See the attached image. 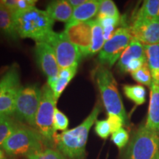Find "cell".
<instances>
[{
	"instance_id": "6",
	"label": "cell",
	"mask_w": 159,
	"mask_h": 159,
	"mask_svg": "<svg viewBox=\"0 0 159 159\" xmlns=\"http://www.w3.org/2000/svg\"><path fill=\"white\" fill-rule=\"evenodd\" d=\"M159 153V136L142 125L132 137L122 159H156Z\"/></svg>"
},
{
	"instance_id": "37",
	"label": "cell",
	"mask_w": 159,
	"mask_h": 159,
	"mask_svg": "<svg viewBox=\"0 0 159 159\" xmlns=\"http://www.w3.org/2000/svg\"><path fill=\"white\" fill-rule=\"evenodd\" d=\"M151 75H152V82H155L159 85V69L151 70Z\"/></svg>"
},
{
	"instance_id": "36",
	"label": "cell",
	"mask_w": 159,
	"mask_h": 159,
	"mask_svg": "<svg viewBox=\"0 0 159 159\" xmlns=\"http://www.w3.org/2000/svg\"><path fill=\"white\" fill-rule=\"evenodd\" d=\"M85 1L86 0H68V2L72 7V8L75 9L81 5H83V3H85Z\"/></svg>"
},
{
	"instance_id": "5",
	"label": "cell",
	"mask_w": 159,
	"mask_h": 159,
	"mask_svg": "<svg viewBox=\"0 0 159 159\" xmlns=\"http://www.w3.org/2000/svg\"><path fill=\"white\" fill-rule=\"evenodd\" d=\"M57 100L54 92L48 84L41 88V99L35 119L33 129L43 137L47 144L55 142V131L53 128V119Z\"/></svg>"
},
{
	"instance_id": "40",
	"label": "cell",
	"mask_w": 159,
	"mask_h": 159,
	"mask_svg": "<svg viewBox=\"0 0 159 159\" xmlns=\"http://www.w3.org/2000/svg\"><path fill=\"white\" fill-rule=\"evenodd\" d=\"M156 159H159V153L158 154V156H156Z\"/></svg>"
},
{
	"instance_id": "35",
	"label": "cell",
	"mask_w": 159,
	"mask_h": 159,
	"mask_svg": "<svg viewBox=\"0 0 159 159\" xmlns=\"http://www.w3.org/2000/svg\"><path fill=\"white\" fill-rule=\"evenodd\" d=\"M0 3L2 6L12 11L13 13L16 11L17 0H2L0 1Z\"/></svg>"
},
{
	"instance_id": "16",
	"label": "cell",
	"mask_w": 159,
	"mask_h": 159,
	"mask_svg": "<svg viewBox=\"0 0 159 159\" xmlns=\"http://www.w3.org/2000/svg\"><path fill=\"white\" fill-rule=\"evenodd\" d=\"M0 35L10 41L19 40L13 13L3 6H0Z\"/></svg>"
},
{
	"instance_id": "11",
	"label": "cell",
	"mask_w": 159,
	"mask_h": 159,
	"mask_svg": "<svg viewBox=\"0 0 159 159\" xmlns=\"http://www.w3.org/2000/svg\"><path fill=\"white\" fill-rule=\"evenodd\" d=\"M63 33L70 42L79 49L83 57H88L92 38V20L66 24Z\"/></svg>"
},
{
	"instance_id": "33",
	"label": "cell",
	"mask_w": 159,
	"mask_h": 159,
	"mask_svg": "<svg viewBox=\"0 0 159 159\" xmlns=\"http://www.w3.org/2000/svg\"><path fill=\"white\" fill-rule=\"evenodd\" d=\"M37 1L35 0H17L16 11L15 12H22L34 7ZM14 12V13H15Z\"/></svg>"
},
{
	"instance_id": "24",
	"label": "cell",
	"mask_w": 159,
	"mask_h": 159,
	"mask_svg": "<svg viewBox=\"0 0 159 159\" xmlns=\"http://www.w3.org/2000/svg\"><path fill=\"white\" fill-rule=\"evenodd\" d=\"M106 17H121L116 5L111 0H101L97 19Z\"/></svg>"
},
{
	"instance_id": "21",
	"label": "cell",
	"mask_w": 159,
	"mask_h": 159,
	"mask_svg": "<svg viewBox=\"0 0 159 159\" xmlns=\"http://www.w3.org/2000/svg\"><path fill=\"white\" fill-rule=\"evenodd\" d=\"M123 91L125 96L136 105H142L146 101V90L143 85H125Z\"/></svg>"
},
{
	"instance_id": "23",
	"label": "cell",
	"mask_w": 159,
	"mask_h": 159,
	"mask_svg": "<svg viewBox=\"0 0 159 159\" xmlns=\"http://www.w3.org/2000/svg\"><path fill=\"white\" fill-rule=\"evenodd\" d=\"M144 49L147 63L150 71L159 69V43L144 45Z\"/></svg>"
},
{
	"instance_id": "1",
	"label": "cell",
	"mask_w": 159,
	"mask_h": 159,
	"mask_svg": "<svg viewBox=\"0 0 159 159\" xmlns=\"http://www.w3.org/2000/svg\"><path fill=\"white\" fill-rule=\"evenodd\" d=\"M101 111L99 103L80 125L76 128L55 134V142L57 148L63 156L69 159H84L85 157V146L89 131Z\"/></svg>"
},
{
	"instance_id": "22",
	"label": "cell",
	"mask_w": 159,
	"mask_h": 159,
	"mask_svg": "<svg viewBox=\"0 0 159 159\" xmlns=\"http://www.w3.org/2000/svg\"><path fill=\"white\" fill-rule=\"evenodd\" d=\"M24 126L22 122L16 120L12 117L0 124V147L16 130Z\"/></svg>"
},
{
	"instance_id": "29",
	"label": "cell",
	"mask_w": 159,
	"mask_h": 159,
	"mask_svg": "<svg viewBox=\"0 0 159 159\" xmlns=\"http://www.w3.org/2000/svg\"><path fill=\"white\" fill-rule=\"evenodd\" d=\"M95 132L101 139H106L111 134L110 125L108 120H98L95 122Z\"/></svg>"
},
{
	"instance_id": "28",
	"label": "cell",
	"mask_w": 159,
	"mask_h": 159,
	"mask_svg": "<svg viewBox=\"0 0 159 159\" xmlns=\"http://www.w3.org/2000/svg\"><path fill=\"white\" fill-rule=\"evenodd\" d=\"M111 140L119 150H122L126 146L129 141V135L128 131L125 130L124 128H121L120 130L113 133L112 136H111Z\"/></svg>"
},
{
	"instance_id": "31",
	"label": "cell",
	"mask_w": 159,
	"mask_h": 159,
	"mask_svg": "<svg viewBox=\"0 0 159 159\" xmlns=\"http://www.w3.org/2000/svg\"><path fill=\"white\" fill-rule=\"evenodd\" d=\"M107 120H108L109 125H110L112 134L120 130L123 125H125L124 120L120 116L116 114H108Z\"/></svg>"
},
{
	"instance_id": "9",
	"label": "cell",
	"mask_w": 159,
	"mask_h": 159,
	"mask_svg": "<svg viewBox=\"0 0 159 159\" xmlns=\"http://www.w3.org/2000/svg\"><path fill=\"white\" fill-rule=\"evenodd\" d=\"M133 38L129 27H119L113 36L105 41L98 55V61L102 66L111 67L119 59Z\"/></svg>"
},
{
	"instance_id": "13",
	"label": "cell",
	"mask_w": 159,
	"mask_h": 159,
	"mask_svg": "<svg viewBox=\"0 0 159 159\" xmlns=\"http://www.w3.org/2000/svg\"><path fill=\"white\" fill-rule=\"evenodd\" d=\"M133 39L144 45L159 43V20H134L129 27Z\"/></svg>"
},
{
	"instance_id": "15",
	"label": "cell",
	"mask_w": 159,
	"mask_h": 159,
	"mask_svg": "<svg viewBox=\"0 0 159 159\" xmlns=\"http://www.w3.org/2000/svg\"><path fill=\"white\" fill-rule=\"evenodd\" d=\"M101 0H86L85 3L76 7L73 11L71 19L66 24L85 22L92 20L98 13Z\"/></svg>"
},
{
	"instance_id": "25",
	"label": "cell",
	"mask_w": 159,
	"mask_h": 159,
	"mask_svg": "<svg viewBox=\"0 0 159 159\" xmlns=\"http://www.w3.org/2000/svg\"><path fill=\"white\" fill-rule=\"evenodd\" d=\"M131 75H132L133 78L136 82L140 83V84L148 85V86L150 87V85L152 83L151 71L147 63L140 69L131 73Z\"/></svg>"
},
{
	"instance_id": "3",
	"label": "cell",
	"mask_w": 159,
	"mask_h": 159,
	"mask_svg": "<svg viewBox=\"0 0 159 159\" xmlns=\"http://www.w3.org/2000/svg\"><path fill=\"white\" fill-rule=\"evenodd\" d=\"M95 80L108 114L118 115L127 124L128 116L114 75L107 67L100 66L95 72Z\"/></svg>"
},
{
	"instance_id": "30",
	"label": "cell",
	"mask_w": 159,
	"mask_h": 159,
	"mask_svg": "<svg viewBox=\"0 0 159 159\" xmlns=\"http://www.w3.org/2000/svg\"><path fill=\"white\" fill-rule=\"evenodd\" d=\"M71 80L70 79L63 78V77H60L57 76L56 82H55V85H53V87L52 88L53 92H54V95L56 100L58 99L60 96H61V94L63 93V91H64L66 87L68 85V84L70 83Z\"/></svg>"
},
{
	"instance_id": "12",
	"label": "cell",
	"mask_w": 159,
	"mask_h": 159,
	"mask_svg": "<svg viewBox=\"0 0 159 159\" xmlns=\"http://www.w3.org/2000/svg\"><path fill=\"white\" fill-rule=\"evenodd\" d=\"M34 52L37 64L47 77V82L56 79L58 76L60 67L52 47L46 42H36Z\"/></svg>"
},
{
	"instance_id": "38",
	"label": "cell",
	"mask_w": 159,
	"mask_h": 159,
	"mask_svg": "<svg viewBox=\"0 0 159 159\" xmlns=\"http://www.w3.org/2000/svg\"><path fill=\"white\" fill-rule=\"evenodd\" d=\"M11 116H6V115L0 114V124L4 122L5 121L7 120V119H8L9 118H11Z\"/></svg>"
},
{
	"instance_id": "18",
	"label": "cell",
	"mask_w": 159,
	"mask_h": 159,
	"mask_svg": "<svg viewBox=\"0 0 159 159\" xmlns=\"http://www.w3.org/2000/svg\"><path fill=\"white\" fill-rule=\"evenodd\" d=\"M145 53L144 49V44L136 39H132L122 55L119 57L117 66L119 70L124 73L125 67L134 59L144 57Z\"/></svg>"
},
{
	"instance_id": "14",
	"label": "cell",
	"mask_w": 159,
	"mask_h": 159,
	"mask_svg": "<svg viewBox=\"0 0 159 159\" xmlns=\"http://www.w3.org/2000/svg\"><path fill=\"white\" fill-rule=\"evenodd\" d=\"M145 127L159 136V85L155 82L150 85V104Z\"/></svg>"
},
{
	"instance_id": "17",
	"label": "cell",
	"mask_w": 159,
	"mask_h": 159,
	"mask_svg": "<svg viewBox=\"0 0 159 159\" xmlns=\"http://www.w3.org/2000/svg\"><path fill=\"white\" fill-rule=\"evenodd\" d=\"M74 9L69 5L68 0H57L49 2L46 11L53 20L68 23L72 16Z\"/></svg>"
},
{
	"instance_id": "32",
	"label": "cell",
	"mask_w": 159,
	"mask_h": 159,
	"mask_svg": "<svg viewBox=\"0 0 159 159\" xmlns=\"http://www.w3.org/2000/svg\"><path fill=\"white\" fill-rule=\"evenodd\" d=\"M146 63H147L146 57L133 60V61H131L127 65V66L125 67L124 73H126V72L133 73L134 72V71H136L137 70H139V69L142 68L143 66H144Z\"/></svg>"
},
{
	"instance_id": "27",
	"label": "cell",
	"mask_w": 159,
	"mask_h": 159,
	"mask_svg": "<svg viewBox=\"0 0 159 159\" xmlns=\"http://www.w3.org/2000/svg\"><path fill=\"white\" fill-rule=\"evenodd\" d=\"M69 119L57 108L55 110L54 119H53V128L55 132L57 130H65L69 126Z\"/></svg>"
},
{
	"instance_id": "10",
	"label": "cell",
	"mask_w": 159,
	"mask_h": 159,
	"mask_svg": "<svg viewBox=\"0 0 159 159\" xmlns=\"http://www.w3.org/2000/svg\"><path fill=\"white\" fill-rule=\"evenodd\" d=\"M46 43H49L54 49L60 69L78 65L82 55L76 46L67 39L64 33L52 32Z\"/></svg>"
},
{
	"instance_id": "7",
	"label": "cell",
	"mask_w": 159,
	"mask_h": 159,
	"mask_svg": "<svg viewBox=\"0 0 159 159\" xmlns=\"http://www.w3.org/2000/svg\"><path fill=\"white\" fill-rule=\"evenodd\" d=\"M41 99V89L37 84L21 86L18 94L14 114L19 122H25L33 128Z\"/></svg>"
},
{
	"instance_id": "2",
	"label": "cell",
	"mask_w": 159,
	"mask_h": 159,
	"mask_svg": "<svg viewBox=\"0 0 159 159\" xmlns=\"http://www.w3.org/2000/svg\"><path fill=\"white\" fill-rule=\"evenodd\" d=\"M13 17L18 35L21 39H31L36 42H46L52 33L54 20L46 11L32 7L15 12Z\"/></svg>"
},
{
	"instance_id": "20",
	"label": "cell",
	"mask_w": 159,
	"mask_h": 159,
	"mask_svg": "<svg viewBox=\"0 0 159 159\" xmlns=\"http://www.w3.org/2000/svg\"><path fill=\"white\" fill-rule=\"evenodd\" d=\"M105 43V40L103 35L102 26L97 19L92 20V38H91V44L89 49L88 56L99 52L102 49Z\"/></svg>"
},
{
	"instance_id": "8",
	"label": "cell",
	"mask_w": 159,
	"mask_h": 159,
	"mask_svg": "<svg viewBox=\"0 0 159 159\" xmlns=\"http://www.w3.org/2000/svg\"><path fill=\"white\" fill-rule=\"evenodd\" d=\"M21 88L19 66L13 63L0 79V114L12 116L16 101Z\"/></svg>"
},
{
	"instance_id": "41",
	"label": "cell",
	"mask_w": 159,
	"mask_h": 159,
	"mask_svg": "<svg viewBox=\"0 0 159 159\" xmlns=\"http://www.w3.org/2000/svg\"><path fill=\"white\" fill-rule=\"evenodd\" d=\"M0 6H1V3H0Z\"/></svg>"
},
{
	"instance_id": "26",
	"label": "cell",
	"mask_w": 159,
	"mask_h": 159,
	"mask_svg": "<svg viewBox=\"0 0 159 159\" xmlns=\"http://www.w3.org/2000/svg\"><path fill=\"white\" fill-rule=\"evenodd\" d=\"M26 158L27 159H66L60 151L54 150L51 148L45 149L41 152L31 154Z\"/></svg>"
},
{
	"instance_id": "34",
	"label": "cell",
	"mask_w": 159,
	"mask_h": 159,
	"mask_svg": "<svg viewBox=\"0 0 159 159\" xmlns=\"http://www.w3.org/2000/svg\"><path fill=\"white\" fill-rule=\"evenodd\" d=\"M77 67H78V65H74L72 66L68 67V68L60 69L58 77L72 80L73 77L76 75Z\"/></svg>"
},
{
	"instance_id": "4",
	"label": "cell",
	"mask_w": 159,
	"mask_h": 159,
	"mask_svg": "<svg viewBox=\"0 0 159 159\" xmlns=\"http://www.w3.org/2000/svg\"><path fill=\"white\" fill-rule=\"evenodd\" d=\"M46 144L47 143L36 130L24 125L6 140L2 148L9 156L27 157L43 151Z\"/></svg>"
},
{
	"instance_id": "39",
	"label": "cell",
	"mask_w": 159,
	"mask_h": 159,
	"mask_svg": "<svg viewBox=\"0 0 159 159\" xmlns=\"http://www.w3.org/2000/svg\"><path fill=\"white\" fill-rule=\"evenodd\" d=\"M0 159H5V153L2 150H0Z\"/></svg>"
},
{
	"instance_id": "19",
	"label": "cell",
	"mask_w": 159,
	"mask_h": 159,
	"mask_svg": "<svg viewBox=\"0 0 159 159\" xmlns=\"http://www.w3.org/2000/svg\"><path fill=\"white\" fill-rule=\"evenodd\" d=\"M134 20H159V0H146L134 16Z\"/></svg>"
}]
</instances>
